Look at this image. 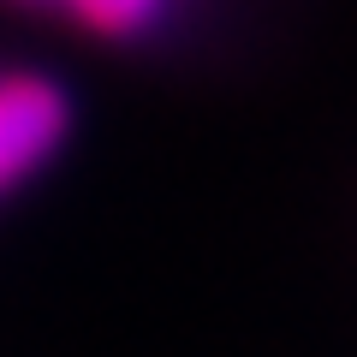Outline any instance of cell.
Instances as JSON below:
<instances>
[{"mask_svg": "<svg viewBox=\"0 0 357 357\" xmlns=\"http://www.w3.org/2000/svg\"><path fill=\"white\" fill-rule=\"evenodd\" d=\"M72 137V96L36 66H0V203L18 197Z\"/></svg>", "mask_w": 357, "mask_h": 357, "instance_id": "cell-1", "label": "cell"}, {"mask_svg": "<svg viewBox=\"0 0 357 357\" xmlns=\"http://www.w3.org/2000/svg\"><path fill=\"white\" fill-rule=\"evenodd\" d=\"M54 6L96 42H137L167 18L173 0H54Z\"/></svg>", "mask_w": 357, "mask_h": 357, "instance_id": "cell-2", "label": "cell"}, {"mask_svg": "<svg viewBox=\"0 0 357 357\" xmlns=\"http://www.w3.org/2000/svg\"><path fill=\"white\" fill-rule=\"evenodd\" d=\"M13 6H48V0H13Z\"/></svg>", "mask_w": 357, "mask_h": 357, "instance_id": "cell-3", "label": "cell"}]
</instances>
